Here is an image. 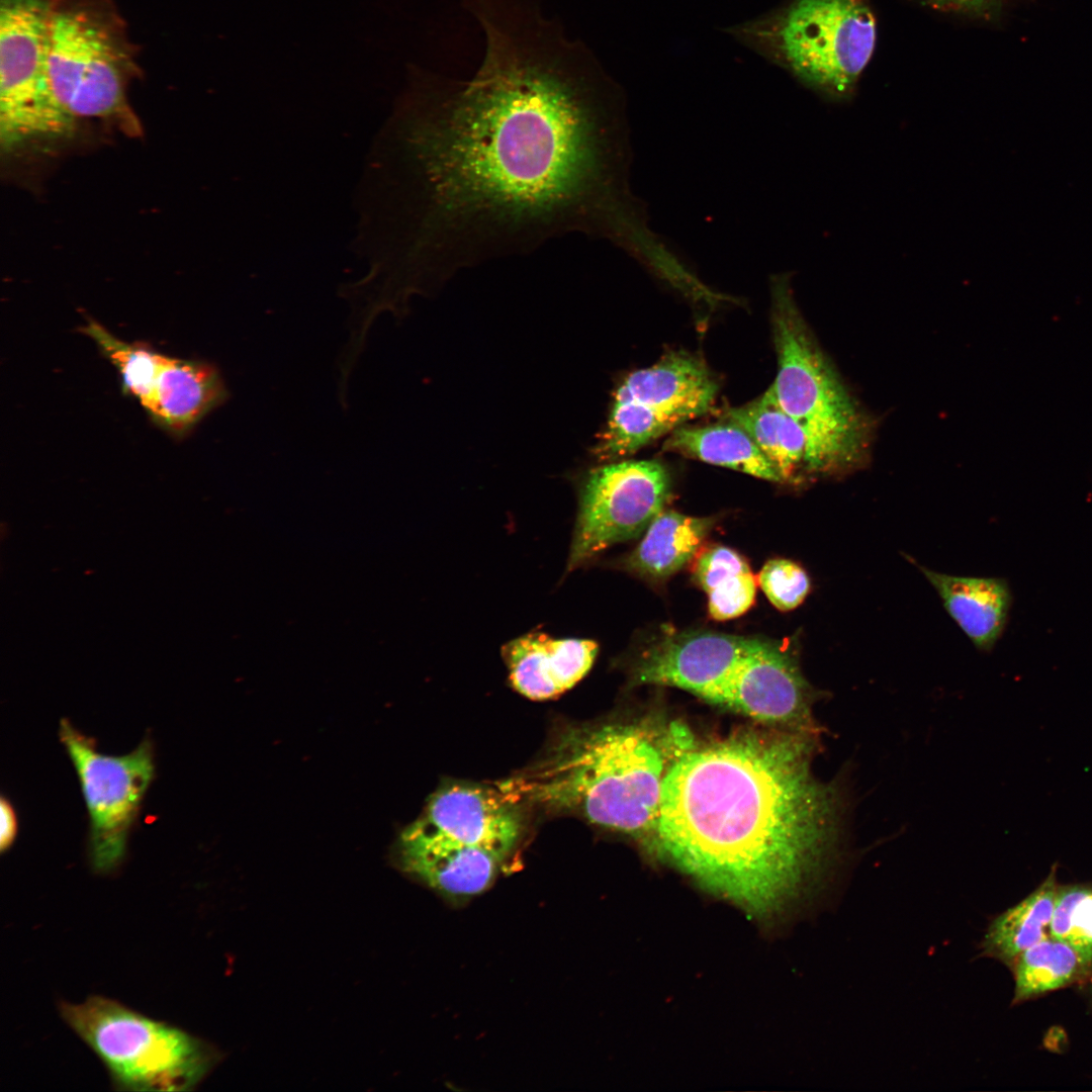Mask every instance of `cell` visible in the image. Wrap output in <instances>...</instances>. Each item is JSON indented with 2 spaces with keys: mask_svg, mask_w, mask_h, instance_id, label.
<instances>
[{
  "mask_svg": "<svg viewBox=\"0 0 1092 1092\" xmlns=\"http://www.w3.org/2000/svg\"><path fill=\"white\" fill-rule=\"evenodd\" d=\"M485 35L468 80L428 76L399 136V285L580 233L627 249L646 225L628 183L623 96L533 0H467Z\"/></svg>",
  "mask_w": 1092,
  "mask_h": 1092,
  "instance_id": "6da1fadb",
  "label": "cell"
},
{
  "mask_svg": "<svg viewBox=\"0 0 1092 1092\" xmlns=\"http://www.w3.org/2000/svg\"><path fill=\"white\" fill-rule=\"evenodd\" d=\"M598 651L595 640L557 638L542 631L523 634L502 647L512 688L535 701L573 688L590 670Z\"/></svg>",
  "mask_w": 1092,
  "mask_h": 1092,
  "instance_id": "5bb4252c",
  "label": "cell"
},
{
  "mask_svg": "<svg viewBox=\"0 0 1092 1092\" xmlns=\"http://www.w3.org/2000/svg\"><path fill=\"white\" fill-rule=\"evenodd\" d=\"M718 389L717 380L700 359L675 352L626 376L614 399L639 402L688 421L711 408Z\"/></svg>",
  "mask_w": 1092,
  "mask_h": 1092,
  "instance_id": "9a60e30c",
  "label": "cell"
},
{
  "mask_svg": "<svg viewBox=\"0 0 1092 1092\" xmlns=\"http://www.w3.org/2000/svg\"><path fill=\"white\" fill-rule=\"evenodd\" d=\"M1051 937L1067 942L1092 962V889H1058L1050 926Z\"/></svg>",
  "mask_w": 1092,
  "mask_h": 1092,
  "instance_id": "d4e9b609",
  "label": "cell"
},
{
  "mask_svg": "<svg viewBox=\"0 0 1092 1092\" xmlns=\"http://www.w3.org/2000/svg\"><path fill=\"white\" fill-rule=\"evenodd\" d=\"M521 834V815L505 793L448 785L402 832L399 859L407 873L444 896L469 898L492 884Z\"/></svg>",
  "mask_w": 1092,
  "mask_h": 1092,
  "instance_id": "5b68a950",
  "label": "cell"
},
{
  "mask_svg": "<svg viewBox=\"0 0 1092 1092\" xmlns=\"http://www.w3.org/2000/svg\"><path fill=\"white\" fill-rule=\"evenodd\" d=\"M670 493L669 472L656 460L612 462L592 469L579 485L567 572L610 546L639 536Z\"/></svg>",
  "mask_w": 1092,
  "mask_h": 1092,
  "instance_id": "8fae6325",
  "label": "cell"
},
{
  "mask_svg": "<svg viewBox=\"0 0 1092 1092\" xmlns=\"http://www.w3.org/2000/svg\"><path fill=\"white\" fill-rule=\"evenodd\" d=\"M756 581L750 569L732 574L717 583L708 595V609L715 620L739 617L753 604Z\"/></svg>",
  "mask_w": 1092,
  "mask_h": 1092,
  "instance_id": "4316f807",
  "label": "cell"
},
{
  "mask_svg": "<svg viewBox=\"0 0 1092 1092\" xmlns=\"http://www.w3.org/2000/svg\"><path fill=\"white\" fill-rule=\"evenodd\" d=\"M1012 966L1014 1002H1020L1083 978L1092 962L1069 943L1049 937L1021 952Z\"/></svg>",
  "mask_w": 1092,
  "mask_h": 1092,
  "instance_id": "7402d4cb",
  "label": "cell"
},
{
  "mask_svg": "<svg viewBox=\"0 0 1092 1092\" xmlns=\"http://www.w3.org/2000/svg\"><path fill=\"white\" fill-rule=\"evenodd\" d=\"M0 850L4 852L13 844L17 834V818L9 800H0Z\"/></svg>",
  "mask_w": 1092,
  "mask_h": 1092,
  "instance_id": "f1b7e54d",
  "label": "cell"
},
{
  "mask_svg": "<svg viewBox=\"0 0 1092 1092\" xmlns=\"http://www.w3.org/2000/svg\"><path fill=\"white\" fill-rule=\"evenodd\" d=\"M818 696L803 676L795 652L762 640L708 702L790 731L817 735L812 705Z\"/></svg>",
  "mask_w": 1092,
  "mask_h": 1092,
  "instance_id": "7c38bea8",
  "label": "cell"
},
{
  "mask_svg": "<svg viewBox=\"0 0 1092 1092\" xmlns=\"http://www.w3.org/2000/svg\"><path fill=\"white\" fill-rule=\"evenodd\" d=\"M724 421L744 430L771 462L782 481L807 473V442L801 427L765 391L753 401L725 412Z\"/></svg>",
  "mask_w": 1092,
  "mask_h": 1092,
  "instance_id": "d6986e66",
  "label": "cell"
},
{
  "mask_svg": "<svg viewBox=\"0 0 1092 1092\" xmlns=\"http://www.w3.org/2000/svg\"><path fill=\"white\" fill-rule=\"evenodd\" d=\"M59 1013L103 1064L116 1090L191 1091L219 1058L203 1039L107 997L62 1001Z\"/></svg>",
  "mask_w": 1092,
  "mask_h": 1092,
  "instance_id": "ba28073f",
  "label": "cell"
},
{
  "mask_svg": "<svg viewBox=\"0 0 1092 1092\" xmlns=\"http://www.w3.org/2000/svg\"><path fill=\"white\" fill-rule=\"evenodd\" d=\"M759 584L768 601L787 612L800 606L811 587L807 572L796 562L777 558L768 560L759 573Z\"/></svg>",
  "mask_w": 1092,
  "mask_h": 1092,
  "instance_id": "484cf974",
  "label": "cell"
},
{
  "mask_svg": "<svg viewBox=\"0 0 1092 1092\" xmlns=\"http://www.w3.org/2000/svg\"><path fill=\"white\" fill-rule=\"evenodd\" d=\"M1058 889L1051 875L1028 897L995 918L982 941L984 954L1013 965L1025 949L1051 937Z\"/></svg>",
  "mask_w": 1092,
  "mask_h": 1092,
  "instance_id": "44dd1931",
  "label": "cell"
},
{
  "mask_svg": "<svg viewBox=\"0 0 1092 1092\" xmlns=\"http://www.w3.org/2000/svg\"><path fill=\"white\" fill-rule=\"evenodd\" d=\"M81 332L95 341L101 353L118 370L122 388L134 396L152 416L155 405V385L163 355L140 343L120 341L100 324L87 320Z\"/></svg>",
  "mask_w": 1092,
  "mask_h": 1092,
  "instance_id": "cb8c5ba5",
  "label": "cell"
},
{
  "mask_svg": "<svg viewBox=\"0 0 1092 1092\" xmlns=\"http://www.w3.org/2000/svg\"><path fill=\"white\" fill-rule=\"evenodd\" d=\"M228 397L225 384L214 365L163 355L151 418L173 437L182 438Z\"/></svg>",
  "mask_w": 1092,
  "mask_h": 1092,
  "instance_id": "2e32d148",
  "label": "cell"
},
{
  "mask_svg": "<svg viewBox=\"0 0 1092 1092\" xmlns=\"http://www.w3.org/2000/svg\"><path fill=\"white\" fill-rule=\"evenodd\" d=\"M931 6L956 12H980L994 0H924Z\"/></svg>",
  "mask_w": 1092,
  "mask_h": 1092,
  "instance_id": "f546056e",
  "label": "cell"
},
{
  "mask_svg": "<svg viewBox=\"0 0 1092 1092\" xmlns=\"http://www.w3.org/2000/svg\"><path fill=\"white\" fill-rule=\"evenodd\" d=\"M713 521L661 511L640 543L627 556L624 569L649 580H663L682 568L698 552Z\"/></svg>",
  "mask_w": 1092,
  "mask_h": 1092,
  "instance_id": "ac0fdd59",
  "label": "cell"
},
{
  "mask_svg": "<svg viewBox=\"0 0 1092 1092\" xmlns=\"http://www.w3.org/2000/svg\"><path fill=\"white\" fill-rule=\"evenodd\" d=\"M663 450L783 482L775 466L749 435L728 421L703 427L679 426L670 432Z\"/></svg>",
  "mask_w": 1092,
  "mask_h": 1092,
  "instance_id": "ffe728a7",
  "label": "cell"
},
{
  "mask_svg": "<svg viewBox=\"0 0 1092 1092\" xmlns=\"http://www.w3.org/2000/svg\"><path fill=\"white\" fill-rule=\"evenodd\" d=\"M727 31L832 100L850 97L877 41L867 0H792Z\"/></svg>",
  "mask_w": 1092,
  "mask_h": 1092,
  "instance_id": "52a82bcc",
  "label": "cell"
},
{
  "mask_svg": "<svg viewBox=\"0 0 1092 1092\" xmlns=\"http://www.w3.org/2000/svg\"><path fill=\"white\" fill-rule=\"evenodd\" d=\"M761 639L715 632L665 638L647 651L634 670L639 684L686 690L708 701Z\"/></svg>",
  "mask_w": 1092,
  "mask_h": 1092,
  "instance_id": "4fadbf2b",
  "label": "cell"
},
{
  "mask_svg": "<svg viewBox=\"0 0 1092 1092\" xmlns=\"http://www.w3.org/2000/svg\"><path fill=\"white\" fill-rule=\"evenodd\" d=\"M53 0H0L2 150L64 135L75 125L56 107L48 85V22Z\"/></svg>",
  "mask_w": 1092,
  "mask_h": 1092,
  "instance_id": "9c48e42d",
  "label": "cell"
},
{
  "mask_svg": "<svg viewBox=\"0 0 1092 1092\" xmlns=\"http://www.w3.org/2000/svg\"><path fill=\"white\" fill-rule=\"evenodd\" d=\"M139 74L135 49L112 0H53L48 85L69 121L102 119L139 136L142 126L127 101L129 83Z\"/></svg>",
  "mask_w": 1092,
  "mask_h": 1092,
  "instance_id": "8992f818",
  "label": "cell"
},
{
  "mask_svg": "<svg viewBox=\"0 0 1092 1092\" xmlns=\"http://www.w3.org/2000/svg\"><path fill=\"white\" fill-rule=\"evenodd\" d=\"M778 369L766 390L801 427L810 475L839 477L866 465L874 419L851 394L799 309L791 275L770 279Z\"/></svg>",
  "mask_w": 1092,
  "mask_h": 1092,
  "instance_id": "277c9868",
  "label": "cell"
},
{
  "mask_svg": "<svg viewBox=\"0 0 1092 1092\" xmlns=\"http://www.w3.org/2000/svg\"><path fill=\"white\" fill-rule=\"evenodd\" d=\"M667 768L663 746L639 726H575L503 790L608 829L650 833Z\"/></svg>",
  "mask_w": 1092,
  "mask_h": 1092,
  "instance_id": "3957f363",
  "label": "cell"
},
{
  "mask_svg": "<svg viewBox=\"0 0 1092 1092\" xmlns=\"http://www.w3.org/2000/svg\"><path fill=\"white\" fill-rule=\"evenodd\" d=\"M816 736L746 732L680 753L650 831L656 851L750 912H777L840 842L842 793L813 774Z\"/></svg>",
  "mask_w": 1092,
  "mask_h": 1092,
  "instance_id": "7a4b0ae2",
  "label": "cell"
},
{
  "mask_svg": "<svg viewBox=\"0 0 1092 1092\" xmlns=\"http://www.w3.org/2000/svg\"><path fill=\"white\" fill-rule=\"evenodd\" d=\"M686 421L678 415L639 402L613 399L607 426L596 446V454L601 459L632 454Z\"/></svg>",
  "mask_w": 1092,
  "mask_h": 1092,
  "instance_id": "603a6c76",
  "label": "cell"
},
{
  "mask_svg": "<svg viewBox=\"0 0 1092 1092\" xmlns=\"http://www.w3.org/2000/svg\"><path fill=\"white\" fill-rule=\"evenodd\" d=\"M918 566L974 645L991 650L1007 624L1012 603L1008 583L1002 578L956 576Z\"/></svg>",
  "mask_w": 1092,
  "mask_h": 1092,
  "instance_id": "e0dca14e",
  "label": "cell"
},
{
  "mask_svg": "<svg viewBox=\"0 0 1092 1092\" xmlns=\"http://www.w3.org/2000/svg\"><path fill=\"white\" fill-rule=\"evenodd\" d=\"M59 736L76 769L89 814V860L97 874L124 859L130 828L153 780L154 751L145 738L123 755L101 753L93 738L62 719Z\"/></svg>",
  "mask_w": 1092,
  "mask_h": 1092,
  "instance_id": "30bf717a",
  "label": "cell"
},
{
  "mask_svg": "<svg viewBox=\"0 0 1092 1092\" xmlns=\"http://www.w3.org/2000/svg\"><path fill=\"white\" fill-rule=\"evenodd\" d=\"M747 569H750L749 565L739 553L717 545L700 554L694 574L700 586L708 593L724 578Z\"/></svg>",
  "mask_w": 1092,
  "mask_h": 1092,
  "instance_id": "83f0119b",
  "label": "cell"
}]
</instances>
